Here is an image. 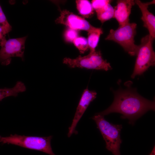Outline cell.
I'll return each mask as SVG.
<instances>
[{"label": "cell", "mask_w": 155, "mask_h": 155, "mask_svg": "<svg viewBox=\"0 0 155 155\" xmlns=\"http://www.w3.org/2000/svg\"><path fill=\"white\" fill-rule=\"evenodd\" d=\"M26 88L24 83L20 81L17 82L12 88L0 89V101L3 98L10 96L16 97L18 93L26 90Z\"/></svg>", "instance_id": "obj_12"}, {"label": "cell", "mask_w": 155, "mask_h": 155, "mask_svg": "<svg viewBox=\"0 0 155 155\" xmlns=\"http://www.w3.org/2000/svg\"><path fill=\"white\" fill-rule=\"evenodd\" d=\"M154 39L148 34L142 38L139 45L133 71L131 77L141 75L155 64V53L152 46Z\"/></svg>", "instance_id": "obj_5"}, {"label": "cell", "mask_w": 155, "mask_h": 155, "mask_svg": "<svg viewBox=\"0 0 155 155\" xmlns=\"http://www.w3.org/2000/svg\"><path fill=\"white\" fill-rule=\"evenodd\" d=\"M150 155H155V147L154 146L151 152V153H150Z\"/></svg>", "instance_id": "obj_21"}, {"label": "cell", "mask_w": 155, "mask_h": 155, "mask_svg": "<svg viewBox=\"0 0 155 155\" xmlns=\"http://www.w3.org/2000/svg\"><path fill=\"white\" fill-rule=\"evenodd\" d=\"M111 1L109 0H93L91 1V4L96 11L110 3Z\"/></svg>", "instance_id": "obj_19"}, {"label": "cell", "mask_w": 155, "mask_h": 155, "mask_svg": "<svg viewBox=\"0 0 155 155\" xmlns=\"http://www.w3.org/2000/svg\"><path fill=\"white\" fill-rule=\"evenodd\" d=\"M135 4L133 0L117 1L115 7L113 18L118 22L119 26H122L129 22V16L131 9Z\"/></svg>", "instance_id": "obj_10"}, {"label": "cell", "mask_w": 155, "mask_h": 155, "mask_svg": "<svg viewBox=\"0 0 155 155\" xmlns=\"http://www.w3.org/2000/svg\"><path fill=\"white\" fill-rule=\"evenodd\" d=\"M27 36L7 40L0 50V62L3 65L10 63L11 58L18 57L22 59Z\"/></svg>", "instance_id": "obj_7"}, {"label": "cell", "mask_w": 155, "mask_h": 155, "mask_svg": "<svg viewBox=\"0 0 155 155\" xmlns=\"http://www.w3.org/2000/svg\"><path fill=\"white\" fill-rule=\"evenodd\" d=\"M139 7L142 13L141 19L144 22V26L148 30L149 35L153 38H155V17L150 12L148 9V6L154 4L155 1L149 2L144 3L139 0L134 1Z\"/></svg>", "instance_id": "obj_11"}, {"label": "cell", "mask_w": 155, "mask_h": 155, "mask_svg": "<svg viewBox=\"0 0 155 155\" xmlns=\"http://www.w3.org/2000/svg\"><path fill=\"white\" fill-rule=\"evenodd\" d=\"M96 11L98 19L102 23L113 18L114 9L110 3Z\"/></svg>", "instance_id": "obj_14"}, {"label": "cell", "mask_w": 155, "mask_h": 155, "mask_svg": "<svg viewBox=\"0 0 155 155\" xmlns=\"http://www.w3.org/2000/svg\"><path fill=\"white\" fill-rule=\"evenodd\" d=\"M96 93L90 91L87 88L85 89L81 96L76 108L72 122L69 128L67 136L70 137L74 133H76L75 128L79 121L90 103L96 97Z\"/></svg>", "instance_id": "obj_9"}, {"label": "cell", "mask_w": 155, "mask_h": 155, "mask_svg": "<svg viewBox=\"0 0 155 155\" xmlns=\"http://www.w3.org/2000/svg\"><path fill=\"white\" fill-rule=\"evenodd\" d=\"M114 99L111 105L103 111L97 113L103 116L112 113H120L123 119H128L133 125L135 121L150 110H155V102L138 94L135 89L128 87L114 91Z\"/></svg>", "instance_id": "obj_1"}, {"label": "cell", "mask_w": 155, "mask_h": 155, "mask_svg": "<svg viewBox=\"0 0 155 155\" xmlns=\"http://www.w3.org/2000/svg\"><path fill=\"white\" fill-rule=\"evenodd\" d=\"M136 27L137 24L135 23L129 22L119 26L116 30L111 29L105 39L118 43L130 55L135 56L139 47L134 43Z\"/></svg>", "instance_id": "obj_4"}, {"label": "cell", "mask_w": 155, "mask_h": 155, "mask_svg": "<svg viewBox=\"0 0 155 155\" xmlns=\"http://www.w3.org/2000/svg\"><path fill=\"white\" fill-rule=\"evenodd\" d=\"M5 36L3 29L0 26V45L1 46L4 44L7 40Z\"/></svg>", "instance_id": "obj_20"}, {"label": "cell", "mask_w": 155, "mask_h": 155, "mask_svg": "<svg viewBox=\"0 0 155 155\" xmlns=\"http://www.w3.org/2000/svg\"><path fill=\"white\" fill-rule=\"evenodd\" d=\"M72 42L82 53H84L89 48L88 40L84 37H78Z\"/></svg>", "instance_id": "obj_16"}, {"label": "cell", "mask_w": 155, "mask_h": 155, "mask_svg": "<svg viewBox=\"0 0 155 155\" xmlns=\"http://www.w3.org/2000/svg\"><path fill=\"white\" fill-rule=\"evenodd\" d=\"M78 32L76 30L69 28L67 29L64 34L65 40L70 42H73V40L78 37Z\"/></svg>", "instance_id": "obj_18"}, {"label": "cell", "mask_w": 155, "mask_h": 155, "mask_svg": "<svg viewBox=\"0 0 155 155\" xmlns=\"http://www.w3.org/2000/svg\"><path fill=\"white\" fill-rule=\"evenodd\" d=\"M55 22L67 26L72 29L84 30L88 32L94 31L98 28L92 26L84 18L67 10L61 11L60 16L55 20Z\"/></svg>", "instance_id": "obj_8"}, {"label": "cell", "mask_w": 155, "mask_h": 155, "mask_svg": "<svg viewBox=\"0 0 155 155\" xmlns=\"http://www.w3.org/2000/svg\"><path fill=\"white\" fill-rule=\"evenodd\" d=\"M103 33L101 28H98L96 30L88 32V42L90 52L95 51L100 35Z\"/></svg>", "instance_id": "obj_15"}, {"label": "cell", "mask_w": 155, "mask_h": 155, "mask_svg": "<svg viewBox=\"0 0 155 155\" xmlns=\"http://www.w3.org/2000/svg\"><path fill=\"white\" fill-rule=\"evenodd\" d=\"M63 62L71 68L78 67L106 71L112 69L110 63L102 58L100 52L96 50L90 52L87 55L79 56L75 59L65 58Z\"/></svg>", "instance_id": "obj_6"}, {"label": "cell", "mask_w": 155, "mask_h": 155, "mask_svg": "<svg viewBox=\"0 0 155 155\" xmlns=\"http://www.w3.org/2000/svg\"><path fill=\"white\" fill-rule=\"evenodd\" d=\"M52 136L46 137L26 136L15 134L3 137L0 135V143L19 146L40 151L50 155H55L51 145Z\"/></svg>", "instance_id": "obj_3"}, {"label": "cell", "mask_w": 155, "mask_h": 155, "mask_svg": "<svg viewBox=\"0 0 155 155\" xmlns=\"http://www.w3.org/2000/svg\"><path fill=\"white\" fill-rule=\"evenodd\" d=\"M0 26L2 28L4 35L8 34L12 29L0 5Z\"/></svg>", "instance_id": "obj_17"}, {"label": "cell", "mask_w": 155, "mask_h": 155, "mask_svg": "<svg viewBox=\"0 0 155 155\" xmlns=\"http://www.w3.org/2000/svg\"><path fill=\"white\" fill-rule=\"evenodd\" d=\"M75 2L77 9L84 17L89 18L94 14V9L88 1L78 0Z\"/></svg>", "instance_id": "obj_13"}, {"label": "cell", "mask_w": 155, "mask_h": 155, "mask_svg": "<svg viewBox=\"0 0 155 155\" xmlns=\"http://www.w3.org/2000/svg\"><path fill=\"white\" fill-rule=\"evenodd\" d=\"M106 143V148L114 155H120V146L122 140L120 132L121 125H115L105 119L104 116L96 114L92 118Z\"/></svg>", "instance_id": "obj_2"}]
</instances>
